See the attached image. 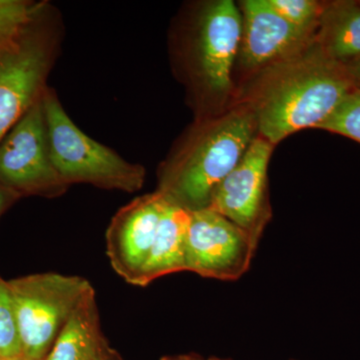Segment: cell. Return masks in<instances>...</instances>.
I'll return each mask as SVG.
<instances>
[{"label": "cell", "mask_w": 360, "mask_h": 360, "mask_svg": "<svg viewBox=\"0 0 360 360\" xmlns=\"http://www.w3.org/2000/svg\"><path fill=\"white\" fill-rule=\"evenodd\" d=\"M255 108L257 130L270 143L323 122L354 89L342 65L321 45L272 66Z\"/></svg>", "instance_id": "1"}, {"label": "cell", "mask_w": 360, "mask_h": 360, "mask_svg": "<svg viewBox=\"0 0 360 360\" xmlns=\"http://www.w3.org/2000/svg\"><path fill=\"white\" fill-rule=\"evenodd\" d=\"M257 130L252 110L225 115L165 170L158 191L191 212L210 207L215 189L245 155Z\"/></svg>", "instance_id": "2"}, {"label": "cell", "mask_w": 360, "mask_h": 360, "mask_svg": "<svg viewBox=\"0 0 360 360\" xmlns=\"http://www.w3.org/2000/svg\"><path fill=\"white\" fill-rule=\"evenodd\" d=\"M44 105L51 161L68 186L89 184L127 193L141 188L146 180L141 165L127 162L78 129L54 91L45 89Z\"/></svg>", "instance_id": "3"}, {"label": "cell", "mask_w": 360, "mask_h": 360, "mask_svg": "<svg viewBox=\"0 0 360 360\" xmlns=\"http://www.w3.org/2000/svg\"><path fill=\"white\" fill-rule=\"evenodd\" d=\"M23 360H45L91 284L80 276L41 274L9 281Z\"/></svg>", "instance_id": "4"}, {"label": "cell", "mask_w": 360, "mask_h": 360, "mask_svg": "<svg viewBox=\"0 0 360 360\" xmlns=\"http://www.w3.org/2000/svg\"><path fill=\"white\" fill-rule=\"evenodd\" d=\"M0 186L51 198L68 187L51 161L44 96L0 142Z\"/></svg>", "instance_id": "5"}, {"label": "cell", "mask_w": 360, "mask_h": 360, "mask_svg": "<svg viewBox=\"0 0 360 360\" xmlns=\"http://www.w3.org/2000/svg\"><path fill=\"white\" fill-rule=\"evenodd\" d=\"M257 246L250 234L212 208L191 212L186 270L205 278L238 281L250 269Z\"/></svg>", "instance_id": "6"}, {"label": "cell", "mask_w": 360, "mask_h": 360, "mask_svg": "<svg viewBox=\"0 0 360 360\" xmlns=\"http://www.w3.org/2000/svg\"><path fill=\"white\" fill-rule=\"evenodd\" d=\"M271 153L272 144L264 137L253 139L215 189L210 206L248 232L257 245L270 215L266 184Z\"/></svg>", "instance_id": "7"}, {"label": "cell", "mask_w": 360, "mask_h": 360, "mask_svg": "<svg viewBox=\"0 0 360 360\" xmlns=\"http://www.w3.org/2000/svg\"><path fill=\"white\" fill-rule=\"evenodd\" d=\"M26 30L0 47V142L45 91L51 49Z\"/></svg>", "instance_id": "8"}, {"label": "cell", "mask_w": 360, "mask_h": 360, "mask_svg": "<svg viewBox=\"0 0 360 360\" xmlns=\"http://www.w3.org/2000/svg\"><path fill=\"white\" fill-rule=\"evenodd\" d=\"M168 198L165 194H146L122 207L106 232V250L111 266L134 285L148 260Z\"/></svg>", "instance_id": "9"}, {"label": "cell", "mask_w": 360, "mask_h": 360, "mask_svg": "<svg viewBox=\"0 0 360 360\" xmlns=\"http://www.w3.org/2000/svg\"><path fill=\"white\" fill-rule=\"evenodd\" d=\"M243 8L241 63L248 70L276 65L309 47L312 32L290 25L270 6L269 0H246Z\"/></svg>", "instance_id": "10"}, {"label": "cell", "mask_w": 360, "mask_h": 360, "mask_svg": "<svg viewBox=\"0 0 360 360\" xmlns=\"http://www.w3.org/2000/svg\"><path fill=\"white\" fill-rule=\"evenodd\" d=\"M243 37V15L231 0L215 1L201 15L198 58L203 82L224 94L231 86V70Z\"/></svg>", "instance_id": "11"}, {"label": "cell", "mask_w": 360, "mask_h": 360, "mask_svg": "<svg viewBox=\"0 0 360 360\" xmlns=\"http://www.w3.org/2000/svg\"><path fill=\"white\" fill-rule=\"evenodd\" d=\"M191 214L186 208L168 200L148 260L134 285L146 286L160 277L186 270Z\"/></svg>", "instance_id": "12"}, {"label": "cell", "mask_w": 360, "mask_h": 360, "mask_svg": "<svg viewBox=\"0 0 360 360\" xmlns=\"http://www.w3.org/2000/svg\"><path fill=\"white\" fill-rule=\"evenodd\" d=\"M99 323L94 288L82 296L45 360H96L108 349Z\"/></svg>", "instance_id": "13"}, {"label": "cell", "mask_w": 360, "mask_h": 360, "mask_svg": "<svg viewBox=\"0 0 360 360\" xmlns=\"http://www.w3.org/2000/svg\"><path fill=\"white\" fill-rule=\"evenodd\" d=\"M321 46L336 63L360 58V4L336 2L322 11Z\"/></svg>", "instance_id": "14"}, {"label": "cell", "mask_w": 360, "mask_h": 360, "mask_svg": "<svg viewBox=\"0 0 360 360\" xmlns=\"http://www.w3.org/2000/svg\"><path fill=\"white\" fill-rule=\"evenodd\" d=\"M0 355L8 360H23L22 348L13 295L8 283L0 278Z\"/></svg>", "instance_id": "15"}, {"label": "cell", "mask_w": 360, "mask_h": 360, "mask_svg": "<svg viewBox=\"0 0 360 360\" xmlns=\"http://www.w3.org/2000/svg\"><path fill=\"white\" fill-rule=\"evenodd\" d=\"M39 6L20 0H0V47L20 37L39 13Z\"/></svg>", "instance_id": "16"}, {"label": "cell", "mask_w": 360, "mask_h": 360, "mask_svg": "<svg viewBox=\"0 0 360 360\" xmlns=\"http://www.w3.org/2000/svg\"><path fill=\"white\" fill-rule=\"evenodd\" d=\"M316 129L328 130L360 142V89L354 87Z\"/></svg>", "instance_id": "17"}, {"label": "cell", "mask_w": 360, "mask_h": 360, "mask_svg": "<svg viewBox=\"0 0 360 360\" xmlns=\"http://www.w3.org/2000/svg\"><path fill=\"white\" fill-rule=\"evenodd\" d=\"M269 4L290 25L312 32L321 22V6L312 0H269Z\"/></svg>", "instance_id": "18"}, {"label": "cell", "mask_w": 360, "mask_h": 360, "mask_svg": "<svg viewBox=\"0 0 360 360\" xmlns=\"http://www.w3.org/2000/svg\"><path fill=\"white\" fill-rule=\"evenodd\" d=\"M160 360H205V359L193 352V354L174 355V356H163Z\"/></svg>", "instance_id": "19"}, {"label": "cell", "mask_w": 360, "mask_h": 360, "mask_svg": "<svg viewBox=\"0 0 360 360\" xmlns=\"http://www.w3.org/2000/svg\"><path fill=\"white\" fill-rule=\"evenodd\" d=\"M7 200H8V194H7L6 188L0 186V214L6 207Z\"/></svg>", "instance_id": "20"}, {"label": "cell", "mask_w": 360, "mask_h": 360, "mask_svg": "<svg viewBox=\"0 0 360 360\" xmlns=\"http://www.w3.org/2000/svg\"><path fill=\"white\" fill-rule=\"evenodd\" d=\"M96 360H120V356H118L117 354H115V352H113L111 348H108V350H106L105 352L103 355H101L99 359H97Z\"/></svg>", "instance_id": "21"}, {"label": "cell", "mask_w": 360, "mask_h": 360, "mask_svg": "<svg viewBox=\"0 0 360 360\" xmlns=\"http://www.w3.org/2000/svg\"><path fill=\"white\" fill-rule=\"evenodd\" d=\"M352 75H354V77L359 78V79L360 80V58L359 59V60H356V63H355L354 68H352Z\"/></svg>", "instance_id": "22"}, {"label": "cell", "mask_w": 360, "mask_h": 360, "mask_svg": "<svg viewBox=\"0 0 360 360\" xmlns=\"http://www.w3.org/2000/svg\"><path fill=\"white\" fill-rule=\"evenodd\" d=\"M205 360H232L229 359H219V357H210V359Z\"/></svg>", "instance_id": "23"}, {"label": "cell", "mask_w": 360, "mask_h": 360, "mask_svg": "<svg viewBox=\"0 0 360 360\" xmlns=\"http://www.w3.org/2000/svg\"><path fill=\"white\" fill-rule=\"evenodd\" d=\"M0 360H8V359H4V357H2L1 355H0Z\"/></svg>", "instance_id": "24"}, {"label": "cell", "mask_w": 360, "mask_h": 360, "mask_svg": "<svg viewBox=\"0 0 360 360\" xmlns=\"http://www.w3.org/2000/svg\"><path fill=\"white\" fill-rule=\"evenodd\" d=\"M290 360H295V359H290Z\"/></svg>", "instance_id": "25"}]
</instances>
